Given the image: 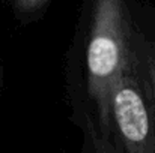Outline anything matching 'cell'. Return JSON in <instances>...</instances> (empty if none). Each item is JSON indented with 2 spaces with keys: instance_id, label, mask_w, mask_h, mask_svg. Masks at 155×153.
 I'll use <instances>...</instances> for the list:
<instances>
[{
  "instance_id": "obj_1",
  "label": "cell",
  "mask_w": 155,
  "mask_h": 153,
  "mask_svg": "<svg viewBox=\"0 0 155 153\" xmlns=\"http://www.w3.org/2000/svg\"><path fill=\"white\" fill-rule=\"evenodd\" d=\"M137 23L125 0H98L81 66L74 65L71 101L84 153H120L111 120L113 90L134 47Z\"/></svg>"
},
{
  "instance_id": "obj_2",
  "label": "cell",
  "mask_w": 155,
  "mask_h": 153,
  "mask_svg": "<svg viewBox=\"0 0 155 153\" xmlns=\"http://www.w3.org/2000/svg\"><path fill=\"white\" fill-rule=\"evenodd\" d=\"M111 120L120 153H155L154 105L139 24L133 51L113 90Z\"/></svg>"
},
{
  "instance_id": "obj_3",
  "label": "cell",
  "mask_w": 155,
  "mask_h": 153,
  "mask_svg": "<svg viewBox=\"0 0 155 153\" xmlns=\"http://www.w3.org/2000/svg\"><path fill=\"white\" fill-rule=\"evenodd\" d=\"M140 44H142V51H143V57H145V63L148 69L155 116V30H146L145 27L140 26Z\"/></svg>"
},
{
  "instance_id": "obj_4",
  "label": "cell",
  "mask_w": 155,
  "mask_h": 153,
  "mask_svg": "<svg viewBox=\"0 0 155 153\" xmlns=\"http://www.w3.org/2000/svg\"><path fill=\"white\" fill-rule=\"evenodd\" d=\"M2 87H3V66L0 63V90H2Z\"/></svg>"
}]
</instances>
